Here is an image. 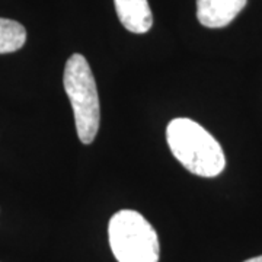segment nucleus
Returning <instances> with one entry per match:
<instances>
[{
    "instance_id": "obj_1",
    "label": "nucleus",
    "mask_w": 262,
    "mask_h": 262,
    "mask_svg": "<svg viewBox=\"0 0 262 262\" xmlns=\"http://www.w3.org/2000/svg\"><path fill=\"white\" fill-rule=\"evenodd\" d=\"M166 140L172 155L191 173L214 178L223 172L226 158L219 141L198 122L175 118L168 124Z\"/></svg>"
},
{
    "instance_id": "obj_2",
    "label": "nucleus",
    "mask_w": 262,
    "mask_h": 262,
    "mask_svg": "<svg viewBox=\"0 0 262 262\" xmlns=\"http://www.w3.org/2000/svg\"><path fill=\"white\" fill-rule=\"evenodd\" d=\"M63 83L72 102L79 140L91 144L99 130L101 108L92 69L82 54H73L67 60Z\"/></svg>"
},
{
    "instance_id": "obj_3",
    "label": "nucleus",
    "mask_w": 262,
    "mask_h": 262,
    "mask_svg": "<svg viewBox=\"0 0 262 262\" xmlns=\"http://www.w3.org/2000/svg\"><path fill=\"white\" fill-rule=\"evenodd\" d=\"M108 237L118 262H159L158 233L139 211L115 213L110 220Z\"/></svg>"
},
{
    "instance_id": "obj_4",
    "label": "nucleus",
    "mask_w": 262,
    "mask_h": 262,
    "mask_svg": "<svg viewBox=\"0 0 262 262\" xmlns=\"http://www.w3.org/2000/svg\"><path fill=\"white\" fill-rule=\"evenodd\" d=\"M246 3L248 0H196V18L207 28H225Z\"/></svg>"
},
{
    "instance_id": "obj_5",
    "label": "nucleus",
    "mask_w": 262,
    "mask_h": 262,
    "mask_svg": "<svg viewBox=\"0 0 262 262\" xmlns=\"http://www.w3.org/2000/svg\"><path fill=\"white\" fill-rule=\"evenodd\" d=\"M122 27L134 34H146L153 25V15L147 0H114Z\"/></svg>"
},
{
    "instance_id": "obj_6",
    "label": "nucleus",
    "mask_w": 262,
    "mask_h": 262,
    "mask_svg": "<svg viewBox=\"0 0 262 262\" xmlns=\"http://www.w3.org/2000/svg\"><path fill=\"white\" fill-rule=\"evenodd\" d=\"M27 31L16 20L0 18V54L15 53L24 47Z\"/></svg>"
},
{
    "instance_id": "obj_7",
    "label": "nucleus",
    "mask_w": 262,
    "mask_h": 262,
    "mask_svg": "<svg viewBox=\"0 0 262 262\" xmlns=\"http://www.w3.org/2000/svg\"><path fill=\"white\" fill-rule=\"evenodd\" d=\"M244 262H262V255L259 256H255V258H251V259H246Z\"/></svg>"
}]
</instances>
